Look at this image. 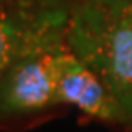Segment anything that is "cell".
Wrapping results in <instances>:
<instances>
[{
  "label": "cell",
  "instance_id": "cell-1",
  "mask_svg": "<svg viewBox=\"0 0 132 132\" xmlns=\"http://www.w3.org/2000/svg\"><path fill=\"white\" fill-rule=\"evenodd\" d=\"M66 48L103 81L132 123V0H73Z\"/></svg>",
  "mask_w": 132,
  "mask_h": 132
},
{
  "label": "cell",
  "instance_id": "cell-2",
  "mask_svg": "<svg viewBox=\"0 0 132 132\" xmlns=\"http://www.w3.org/2000/svg\"><path fill=\"white\" fill-rule=\"evenodd\" d=\"M72 0H0V75L26 55L66 44Z\"/></svg>",
  "mask_w": 132,
  "mask_h": 132
},
{
  "label": "cell",
  "instance_id": "cell-3",
  "mask_svg": "<svg viewBox=\"0 0 132 132\" xmlns=\"http://www.w3.org/2000/svg\"><path fill=\"white\" fill-rule=\"evenodd\" d=\"M62 48L26 55L2 72L0 118L33 114L61 105L55 81V57Z\"/></svg>",
  "mask_w": 132,
  "mask_h": 132
},
{
  "label": "cell",
  "instance_id": "cell-4",
  "mask_svg": "<svg viewBox=\"0 0 132 132\" xmlns=\"http://www.w3.org/2000/svg\"><path fill=\"white\" fill-rule=\"evenodd\" d=\"M55 81L59 103L75 105L85 114L101 121L125 123L119 105L103 81L66 46L55 57Z\"/></svg>",
  "mask_w": 132,
  "mask_h": 132
}]
</instances>
